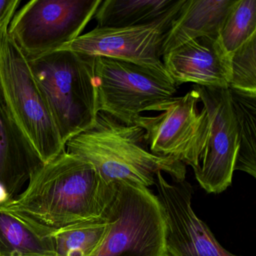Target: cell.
I'll use <instances>...</instances> for the list:
<instances>
[{
	"instance_id": "cell-2",
	"label": "cell",
	"mask_w": 256,
	"mask_h": 256,
	"mask_svg": "<svg viewBox=\"0 0 256 256\" xmlns=\"http://www.w3.org/2000/svg\"><path fill=\"white\" fill-rule=\"evenodd\" d=\"M66 150L94 166L107 184L128 182L140 186L155 185L158 172L175 182L185 181L186 166L150 152L145 132L126 125L110 115L98 112L92 127L66 144Z\"/></svg>"
},
{
	"instance_id": "cell-14",
	"label": "cell",
	"mask_w": 256,
	"mask_h": 256,
	"mask_svg": "<svg viewBox=\"0 0 256 256\" xmlns=\"http://www.w3.org/2000/svg\"><path fill=\"white\" fill-rule=\"evenodd\" d=\"M235 0H184L166 34L162 56L180 46L202 37H220L224 18Z\"/></svg>"
},
{
	"instance_id": "cell-12",
	"label": "cell",
	"mask_w": 256,
	"mask_h": 256,
	"mask_svg": "<svg viewBox=\"0 0 256 256\" xmlns=\"http://www.w3.org/2000/svg\"><path fill=\"white\" fill-rule=\"evenodd\" d=\"M166 72L175 84H194L205 88L228 89L230 82V55L220 37L192 40L162 56Z\"/></svg>"
},
{
	"instance_id": "cell-6",
	"label": "cell",
	"mask_w": 256,
	"mask_h": 256,
	"mask_svg": "<svg viewBox=\"0 0 256 256\" xmlns=\"http://www.w3.org/2000/svg\"><path fill=\"white\" fill-rule=\"evenodd\" d=\"M98 112L126 124L154 106L173 98L178 86L166 70L106 58H95Z\"/></svg>"
},
{
	"instance_id": "cell-4",
	"label": "cell",
	"mask_w": 256,
	"mask_h": 256,
	"mask_svg": "<svg viewBox=\"0 0 256 256\" xmlns=\"http://www.w3.org/2000/svg\"><path fill=\"white\" fill-rule=\"evenodd\" d=\"M12 18L0 26V90L12 115L44 164L66 150V146L29 60L8 35Z\"/></svg>"
},
{
	"instance_id": "cell-18",
	"label": "cell",
	"mask_w": 256,
	"mask_h": 256,
	"mask_svg": "<svg viewBox=\"0 0 256 256\" xmlns=\"http://www.w3.org/2000/svg\"><path fill=\"white\" fill-rule=\"evenodd\" d=\"M108 218L52 234L56 256H92L108 232Z\"/></svg>"
},
{
	"instance_id": "cell-5",
	"label": "cell",
	"mask_w": 256,
	"mask_h": 256,
	"mask_svg": "<svg viewBox=\"0 0 256 256\" xmlns=\"http://www.w3.org/2000/svg\"><path fill=\"white\" fill-rule=\"evenodd\" d=\"M104 216L108 232L92 256H168L164 210L149 188L114 182Z\"/></svg>"
},
{
	"instance_id": "cell-13",
	"label": "cell",
	"mask_w": 256,
	"mask_h": 256,
	"mask_svg": "<svg viewBox=\"0 0 256 256\" xmlns=\"http://www.w3.org/2000/svg\"><path fill=\"white\" fill-rule=\"evenodd\" d=\"M42 164L0 90V185L6 188L10 198L17 197L31 174Z\"/></svg>"
},
{
	"instance_id": "cell-10",
	"label": "cell",
	"mask_w": 256,
	"mask_h": 256,
	"mask_svg": "<svg viewBox=\"0 0 256 256\" xmlns=\"http://www.w3.org/2000/svg\"><path fill=\"white\" fill-rule=\"evenodd\" d=\"M210 119L209 136L196 179L208 193L220 194L232 184L239 148L230 90L193 85Z\"/></svg>"
},
{
	"instance_id": "cell-20",
	"label": "cell",
	"mask_w": 256,
	"mask_h": 256,
	"mask_svg": "<svg viewBox=\"0 0 256 256\" xmlns=\"http://www.w3.org/2000/svg\"><path fill=\"white\" fill-rule=\"evenodd\" d=\"M228 89L256 97V34L230 54Z\"/></svg>"
},
{
	"instance_id": "cell-19",
	"label": "cell",
	"mask_w": 256,
	"mask_h": 256,
	"mask_svg": "<svg viewBox=\"0 0 256 256\" xmlns=\"http://www.w3.org/2000/svg\"><path fill=\"white\" fill-rule=\"evenodd\" d=\"M256 34V0H235L223 22L220 40L228 54Z\"/></svg>"
},
{
	"instance_id": "cell-8",
	"label": "cell",
	"mask_w": 256,
	"mask_h": 256,
	"mask_svg": "<svg viewBox=\"0 0 256 256\" xmlns=\"http://www.w3.org/2000/svg\"><path fill=\"white\" fill-rule=\"evenodd\" d=\"M199 102L198 92L192 88L182 96H174L150 109L160 114L140 115L134 124L144 130L152 154L190 166L194 173L200 168L210 130L208 112L204 107L198 110Z\"/></svg>"
},
{
	"instance_id": "cell-21",
	"label": "cell",
	"mask_w": 256,
	"mask_h": 256,
	"mask_svg": "<svg viewBox=\"0 0 256 256\" xmlns=\"http://www.w3.org/2000/svg\"><path fill=\"white\" fill-rule=\"evenodd\" d=\"M10 200H12V199L10 198L6 190L2 186L0 185V204L6 203Z\"/></svg>"
},
{
	"instance_id": "cell-9",
	"label": "cell",
	"mask_w": 256,
	"mask_h": 256,
	"mask_svg": "<svg viewBox=\"0 0 256 256\" xmlns=\"http://www.w3.org/2000/svg\"><path fill=\"white\" fill-rule=\"evenodd\" d=\"M184 2V0H179L164 16L146 24L124 28L96 26L58 50L110 58L154 70H166L162 60V47Z\"/></svg>"
},
{
	"instance_id": "cell-16",
	"label": "cell",
	"mask_w": 256,
	"mask_h": 256,
	"mask_svg": "<svg viewBox=\"0 0 256 256\" xmlns=\"http://www.w3.org/2000/svg\"><path fill=\"white\" fill-rule=\"evenodd\" d=\"M179 0H104L94 18L98 28H124L151 23L170 11Z\"/></svg>"
},
{
	"instance_id": "cell-15",
	"label": "cell",
	"mask_w": 256,
	"mask_h": 256,
	"mask_svg": "<svg viewBox=\"0 0 256 256\" xmlns=\"http://www.w3.org/2000/svg\"><path fill=\"white\" fill-rule=\"evenodd\" d=\"M0 256H56L52 236L0 204Z\"/></svg>"
},
{
	"instance_id": "cell-7",
	"label": "cell",
	"mask_w": 256,
	"mask_h": 256,
	"mask_svg": "<svg viewBox=\"0 0 256 256\" xmlns=\"http://www.w3.org/2000/svg\"><path fill=\"white\" fill-rule=\"evenodd\" d=\"M102 0H31L16 12L10 36L28 60L56 52L82 35Z\"/></svg>"
},
{
	"instance_id": "cell-1",
	"label": "cell",
	"mask_w": 256,
	"mask_h": 256,
	"mask_svg": "<svg viewBox=\"0 0 256 256\" xmlns=\"http://www.w3.org/2000/svg\"><path fill=\"white\" fill-rule=\"evenodd\" d=\"M112 190L92 164L64 150L37 168L17 197L4 204L50 236L106 218Z\"/></svg>"
},
{
	"instance_id": "cell-17",
	"label": "cell",
	"mask_w": 256,
	"mask_h": 256,
	"mask_svg": "<svg viewBox=\"0 0 256 256\" xmlns=\"http://www.w3.org/2000/svg\"><path fill=\"white\" fill-rule=\"evenodd\" d=\"M230 90V89H229ZM238 122L239 148L235 170H240L256 178V97L230 90Z\"/></svg>"
},
{
	"instance_id": "cell-11",
	"label": "cell",
	"mask_w": 256,
	"mask_h": 256,
	"mask_svg": "<svg viewBox=\"0 0 256 256\" xmlns=\"http://www.w3.org/2000/svg\"><path fill=\"white\" fill-rule=\"evenodd\" d=\"M157 197L166 220L168 256H240L222 246L192 206V190L186 182L170 184L158 172Z\"/></svg>"
},
{
	"instance_id": "cell-3",
	"label": "cell",
	"mask_w": 256,
	"mask_h": 256,
	"mask_svg": "<svg viewBox=\"0 0 256 256\" xmlns=\"http://www.w3.org/2000/svg\"><path fill=\"white\" fill-rule=\"evenodd\" d=\"M95 58L56 50L29 61L65 146L95 122Z\"/></svg>"
}]
</instances>
